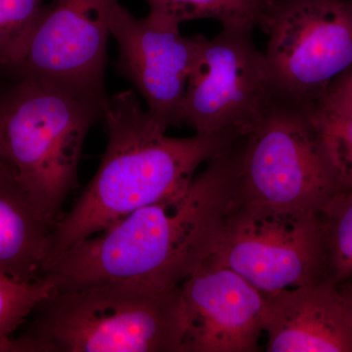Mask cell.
<instances>
[{
  "instance_id": "obj_16",
  "label": "cell",
  "mask_w": 352,
  "mask_h": 352,
  "mask_svg": "<svg viewBox=\"0 0 352 352\" xmlns=\"http://www.w3.org/2000/svg\"><path fill=\"white\" fill-rule=\"evenodd\" d=\"M53 292L52 284L44 279L21 283L0 274V352L8 351L15 333Z\"/></svg>"
},
{
  "instance_id": "obj_13",
  "label": "cell",
  "mask_w": 352,
  "mask_h": 352,
  "mask_svg": "<svg viewBox=\"0 0 352 352\" xmlns=\"http://www.w3.org/2000/svg\"><path fill=\"white\" fill-rule=\"evenodd\" d=\"M54 224L36 205L12 168L0 159V274L21 282L43 280Z\"/></svg>"
},
{
  "instance_id": "obj_21",
  "label": "cell",
  "mask_w": 352,
  "mask_h": 352,
  "mask_svg": "<svg viewBox=\"0 0 352 352\" xmlns=\"http://www.w3.org/2000/svg\"><path fill=\"white\" fill-rule=\"evenodd\" d=\"M347 1H349L351 3H352V0H347Z\"/></svg>"
},
{
  "instance_id": "obj_17",
  "label": "cell",
  "mask_w": 352,
  "mask_h": 352,
  "mask_svg": "<svg viewBox=\"0 0 352 352\" xmlns=\"http://www.w3.org/2000/svg\"><path fill=\"white\" fill-rule=\"evenodd\" d=\"M44 6L43 0H0V66L25 43Z\"/></svg>"
},
{
  "instance_id": "obj_11",
  "label": "cell",
  "mask_w": 352,
  "mask_h": 352,
  "mask_svg": "<svg viewBox=\"0 0 352 352\" xmlns=\"http://www.w3.org/2000/svg\"><path fill=\"white\" fill-rule=\"evenodd\" d=\"M182 352H254L264 333L267 296L208 258L180 285Z\"/></svg>"
},
{
  "instance_id": "obj_7",
  "label": "cell",
  "mask_w": 352,
  "mask_h": 352,
  "mask_svg": "<svg viewBox=\"0 0 352 352\" xmlns=\"http://www.w3.org/2000/svg\"><path fill=\"white\" fill-rule=\"evenodd\" d=\"M264 295L326 282L320 215L236 201L214 254Z\"/></svg>"
},
{
  "instance_id": "obj_9",
  "label": "cell",
  "mask_w": 352,
  "mask_h": 352,
  "mask_svg": "<svg viewBox=\"0 0 352 352\" xmlns=\"http://www.w3.org/2000/svg\"><path fill=\"white\" fill-rule=\"evenodd\" d=\"M118 0H53L0 76L50 78L106 94L111 20Z\"/></svg>"
},
{
  "instance_id": "obj_12",
  "label": "cell",
  "mask_w": 352,
  "mask_h": 352,
  "mask_svg": "<svg viewBox=\"0 0 352 352\" xmlns=\"http://www.w3.org/2000/svg\"><path fill=\"white\" fill-rule=\"evenodd\" d=\"M270 352H352V325L337 287L317 283L266 295Z\"/></svg>"
},
{
  "instance_id": "obj_6",
  "label": "cell",
  "mask_w": 352,
  "mask_h": 352,
  "mask_svg": "<svg viewBox=\"0 0 352 352\" xmlns=\"http://www.w3.org/2000/svg\"><path fill=\"white\" fill-rule=\"evenodd\" d=\"M279 96L316 105L352 67V3L347 0H273L261 25Z\"/></svg>"
},
{
  "instance_id": "obj_1",
  "label": "cell",
  "mask_w": 352,
  "mask_h": 352,
  "mask_svg": "<svg viewBox=\"0 0 352 352\" xmlns=\"http://www.w3.org/2000/svg\"><path fill=\"white\" fill-rule=\"evenodd\" d=\"M240 143L208 162L188 186L138 208L50 259L54 291L133 282L179 287L214 254L237 201Z\"/></svg>"
},
{
  "instance_id": "obj_4",
  "label": "cell",
  "mask_w": 352,
  "mask_h": 352,
  "mask_svg": "<svg viewBox=\"0 0 352 352\" xmlns=\"http://www.w3.org/2000/svg\"><path fill=\"white\" fill-rule=\"evenodd\" d=\"M31 316L7 352H182L180 286L106 282L54 291Z\"/></svg>"
},
{
  "instance_id": "obj_3",
  "label": "cell",
  "mask_w": 352,
  "mask_h": 352,
  "mask_svg": "<svg viewBox=\"0 0 352 352\" xmlns=\"http://www.w3.org/2000/svg\"><path fill=\"white\" fill-rule=\"evenodd\" d=\"M0 82V159L55 226L108 95L38 76H2Z\"/></svg>"
},
{
  "instance_id": "obj_10",
  "label": "cell",
  "mask_w": 352,
  "mask_h": 352,
  "mask_svg": "<svg viewBox=\"0 0 352 352\" xmlns=\"http://www.w3.org/2000/svg\"><path fill=\"white\" fill-rule=\"evenodd\" d=\"M179 25L150 13L136 18L120 3L111 20V36L119 45L118 73L166 129L182 126L183 99L201 38L183 36Z\"/></svg>"
},
{
  "instance_id": "obj_19",
  "label": "cell",
  "mask_w": 352,
  "mask_h": 352,
  "mask_svg": "<svg viewBox=\"0 0 352 352\" xmlns=\"http://www.w3.org/2000/svg\"><path fill=\"white\" fill-rule=\"evenodd\" d=\"M315 106L328 115L352 120V67L329 85Z\"/></svg>"
},
{
  "instance_id": "obj_15",
  "label": "cell",
  "mask_w": 352,
  "mask_h": 352,
  "mask_svg": "<svg viewBox=\"0 0 352 352\" xmlns=\"http://www.w3.org/2000/svg\"><path fill=\"white\" fill-rule=\"evenodd\" d=\"M326 282L339 286L352 277V192L336 197L321 212Z\"/></svg>"
},
{
  "instance_id": "obj_2",
  "label": "cell",
  "mask_w": 352,
  "mask_h": 352,
  "mask_svg": "<svg viewBox=\"0 0 352 352\" xmlns=\"http://www.w3.org/2000/svg\"><path fill=\"white\" fill-rule=\"evenodd\" d=\"M103 120L107 148L91 182L55 224L50 261L134 210L182 191L201 164L241 139L198 133L170 138L132 90L108 96Z\"/></svg>"
},
{
  "instance_id": "obj_8",
  "label": "cell",
  "mask_w": 352,
  "mask_h": 352,
  "mask_svg": "<svg viewBox=\"0 0 352 352\" xmlns=\"http://www.w3.org/2000/svg\"><path fill=\"white\" fill-rule=\"evenodd\" d=\"M265 54L252 32L201 36L182 109L195 133L243 138L276 95Z\"/></svg>"
},
{
  "instance_id": "obj_14",
  "label": "cell",
  "mask_w": 352,
  "mask_h": 352,
  "mask_svg": "<svg viewBox=\"0 0 352 352\" xmlns=\"http://www.w3.org/2000/svg\"><path fill=\"white\" fill-rule=\"evenodd\" d=\"M150 14L180 25L185 21L214 19L222 30L252 32L261 28L273 0H146Z\"/></svg>"
},
{
  "instance_id": "obj_20",
  "label": "cell",
  "mask_w": 352,
  "mask_h": 352,
  "mask_svg": "<svg viewBox=\"0 0 352 352\" xmlns=\"http://www.w3.org/2000/svg\"><path fill=\"white\" fill-rule=\"evenodd\" d=\"M340 296H342V302L346 307L347 316L352 325V277L344 283L337 286Z\"/></svg>"
},
{
  "instance_id": "obj_5",
  "label": "cell",
  "mask_w": 352,
  "mask_h": 352,
  "mask_svg": "<svg viewBox=\"0 0 352 352\" xmlns=\"http://www.w3.org/2000/svg\"><path fill=\"white\" fill-rule=\"evenodd\" d=\"M346 191L315 105L275 95L241 139L238 201L320 214Z\"/></svg>"
},
{
  "instance_id": "obj_18",
  "label": "cell",
  "mask_w": 352,
  "mask_h": 352,
  "mask_svg": "<svg viewBox=\"0 0 352 352\" xmlns=\"http://www.w3.org/2000/svg\"><path fill=\"white\" fill-rule=\"evenodd\" d=\"M315 108L346 188L352 192V120L328 115L319 111L316 106Z\"/></svg>"
}]
</instances>
